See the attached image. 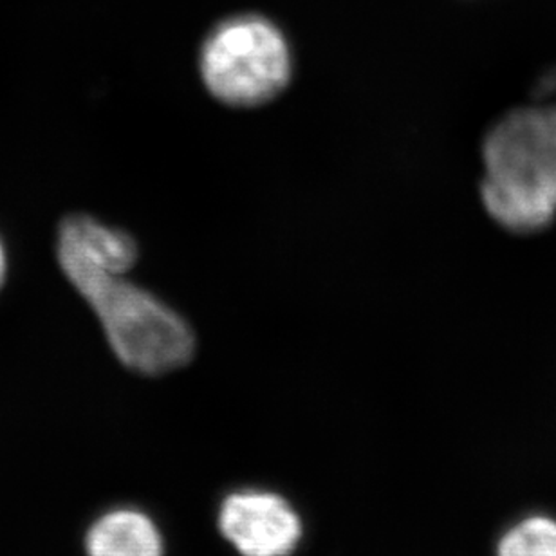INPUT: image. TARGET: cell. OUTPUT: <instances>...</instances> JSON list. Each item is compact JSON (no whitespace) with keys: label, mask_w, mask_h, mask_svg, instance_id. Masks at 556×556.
<instances>
[{"label":"cell","mask_w":556,"mask_h":556,"mask_svg":"<svg viewBox=\"0 0 556 556\" xmlns=\"http://www.w3.org/2000/svg\"><path fill=\"white\" fill-rule=\"evenodd\" d=\"M481 198L504 230L536 233L556 219V105L517 109L482 143Z\"/></svg>","instance_id":"1"},{"label":"cell","mask_w":556,"mask_h":556,"mask_svg":"<svg viewBox=\"0 0 556 556\" xmlns=\"http://www.w3.org/2000/svg\"><path fill=\"white\" fill-rule=\"evenodd\" d=\"M91 305L116 358L138 375L160 376L190 364L192 327L149 289L127 275L73 269L64 274Z\"/></svg>","instance_id":"2"},{"label":"cell","mask_w":556,"mask_h":556,"mask_svg":"<svg viewBox=\"0 0 556 556\" xmlns=\"http://www.w3.org/2000/svg\"><path fill=\"white\" fill-rule=\"evenodd\" d=\"M199 73L210 94L230 108H258L289 86L293 56L283 33L258 15L231 16L208 33Z\"/></svg>","instance_id":"3"},{"label":"cell","mask_w":556,"mask_h":556,"mask_svg":"<svg viewBox=\"0 0 556 556\" xmlns=\"http://www.w3.org/2000/svg\"><path fill=\"white\" fill-rule=\"evenodd\" d=\"M220 535L241 556H293L304 522L293 504L266 488H239L220 501Z\"/></svg>","instance_id":"4"},{"label":"cell","mask_w":556,"mask_h":556,"mask_svg":"<svg viewBox=\"0 0 556 556\" xmlns=\"http://www.w3.org/2000/svg\"><path fill=\"white\" fill-rule=\"evenodd\" d=\"M60 268L94 269L127 275L138 261V247L127 231L103 225L91 215H71L60 225L56 242Z\"/></svg>","instance_id":"5"},{"label":"cell","mask_w":556,"mask_h":556,"mask_svg":"<svg viewBox=\"0 0 556 556\" xmlns=\"http://www.w3.org/2000/svg\"><path fill=\"white\" fill-rule=\"evenodd\" d=\"M165 536L147 511L108 509L86 533L87 556H165Z\"/></svg>","instance_id":"6"},{"label":"cell","mask_w":556,"mask_h":556,"mask_svg":"<svg viewBox=\"0 0 556 556\" xmlns=\"http://www.w3.org/2000/svg\"><path fill=\"white\" fill-rule=\"evenodd\" d=\"M497 556H556V520L530 515L504 531Z\"/></svg>","instance_id":"7"},{"label":"cell","mask_w":556,"mask_h":556,"mask_svg":"<svg viewBox=\"0 0 556 556\" xmlns=\"http://www.w3.org/2000/svg\"><path fill=\"white\" fill-rule=\"evenodd\" d=\"M5 268H8V261H5V248L0 239V289L4 286L5 280Z\"/></svg>","instance_id":"8"}]
</instances>
